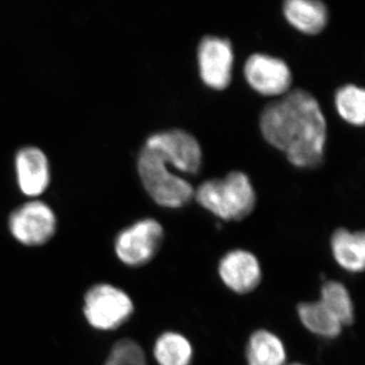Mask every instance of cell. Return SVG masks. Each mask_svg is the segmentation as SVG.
I'll return each instance as SVG.
<instances>
[{
	"label": "cell",
	"instance_id": "1",
	"mask_svg": "<svg viewBox=\"0 0 365 365\" xmlns=\"http://www.w3.org/2000/svg\"><path fill=\"white\" fill-rule=\"evenodd\" d=\"M260 126L266 140L295 167L316 168L323 162L326 119L309 91L295 88L269 103L261 113Z\"/></svg>",
	"mask_w": 365,
	"mask_h": 365
},
{
	"label": "cell",
	"instance_id": "2",
	"mask_svg": "<svg viewBox=\"0 0 365 365\" xmlns=\"http://www.w3.org/2000/svg\"><path fill=\"white\" fill-rule=\"evenodd\" d=\"M197 202L225 222H240L251 215L256 193L249 177L234 170L222 179L208 180L194 191Z\"/></svg>",
	"mask_w": 365,
	"mask_h": 365
},
{
	"label": "cell",
	"instance_id": "3",
	"mask_svg": "<svg viewBox=\"0 0 365 365\" xmlns=\"http://www.w3.org/2000/svg\"><path fill=\"white\" fill-rule=\"evenodd\" d=\"M137 169L144 189L158 205L181 208L193 198L192 185L173 174L160 153L148 143L139 153Z\"/></svg>",
	"mask_w": 365,
	"mask_h": 365
},
{
	"label": "cell",
	"instance_id": "4",
	"mask_svg": "<svg viewBox=\"0 0 365 365\" xmlns=\"http://www.w3.org/2000/svg\"><path fill=\"white\" fill-rule=\"evenodd\" d=\"M133 313V302L121 288L100 283L86 292L83 314L88 323L97 330H115L128 322Z\"/></svg>",
	"mask_w": 365,
	"mask_h": 365
},
{
	"label": "cell",
	"instance_id": "5",
	"mask_svg": "<svg viewBox=\"0 0 365 365\" xmlns=\"http://www.w3.org/2000/svg\"><path fill=\"white\" fill-rule=\"evenodd\" d=\"M165 230L155 218H143L122 230L115 239L118 259L129 267H141L162 248Z\"/></svg>",
	"mask_w": 365,
	"mask_h": 365
},
{
	"label": "cell",
	"instance_id": "6",
	"mask_svg": "<svg viewBox=\"0 0 365 365\" xmlns=\"http://www.w3.org/2000/svg\"><path fill=\"white\" fill-rule=\"evenodd\" d=\"M9 228L14 239L21 245L42 246L56 232V215L44 201H29L11 213Z\"/></svg>",
	"mask_w": 365,
	"mask_h": 365
},
{
	"label": "cell",
	"instance_id": "7",
	"mask_svg": "<svg viewBox=\"0 0 365 365\" xmlns=\"http://www.w3.org/2000/svg\"><path fill=\"white\" fill-rule=\"evenodd\" d=\"M145 143L153 146L165 158L167 165L181 172L196 174L202 163V151L198 140L182 129L157 132L148 137Z\"/></svg>",
	"mask_w": 365,
	"mask_h": 365
},
{
	"label": "cell",
	"instance_id": "8",
	"mask_svg": "<svg viewBox=\"0 0 365 365\" xmlns=\"http://www.w3.org/2000/svg\"><path fill=\"white\" fill-rule=\"evenodd\" d=\"M217 272L222 284L235 294H251L260 287L263 278L258 257L245 249L230 250L223 255Z\"/></svg>",
	"mask_w": 365,
	"mask_h": 365
},
{
	"label": "cell",
	"instance_id": "9",
	"mask_svg": "<svg viewBox=\"0 0 365 365\" xmlns=\"http://www.w3.org/2000/svg\"><path fill=\"white\" fill-rule=\"evenodd\" d=\"M198 66L201 78L209 88L225 90L232 81L234 51L230 41L205 36L198 46Z\"/></svg>",
	"mask_w": 365,
	"mask_h": 365
},
{
	"label": "cell",
	"instance_id": "10",
	"mask_svg": "<svg viewBox=\"0 0 365 365\" xmlns=\"http://www.w3.org/2000/svg\"><path fill=\"white\" fill-rule=\"evenodd\" d=\"M244 71L249 85L262 95L282 97L290 91L292 71L277 57L255 53L247 59Z\"/></svg>",
	"mask_w": 365,
	"mask_h": 365
},
{
	"label": "cell",
	"instance_id": "11",
	"mask_svg": "<svg viewBox=\"0 0 365 365\" xmlns=\"http://www.w3.org/2000/svg\"><path fill=\"white\" fill-rule=\"evenodd\" d=\"M19 188L28 196H38L48 188L51 180L49 160L37 146L20 148L14 158Z\"/></svg>",
	"mask_w": 365,
	"mask_h": 365
},
{
	"label": "cell",
	"instance_id": "12",
	"mask_svg": "<svg viewBox=\"0 0 365 365\" xmlns=\"http://www.w3.org/2000/svg\"><path fill=\"white\" fill-rule=\"evenodd\" d=\"M334 261L346 272L359 274L365 267V235L362 230L351 232L337 228L330 240Z\"/></svg>",
	"mask_w": 365,
	"mask_h": 365
},
{
	"label": "cell",
	"instance_id": "13",
	"mask_svg": "<svg viewBox=\"0 0 365 365\" xmlns=\"http://www.w3.org/2000/svg\"><path fill=\"white\" fill-rule=\"evenodd\" d=\"M245 355L247 365H287L284 342L268 329H258L250 335Z\"/></svg>",
	"mask_w": 365,
	"mask_h": 365
},
{
	"label": "cell",
	"instance_id": "14",
	"mask_svg": "<svg viewBox=\"0 0 365 365\" xmlns=\"http://www.w3.org/2000/svg\"><path fill=\"white\" fill-rule=\"evenodd\" d=\"M283 13L290 25L309 35L321 33L328 23V9L319 0H287Z\"/></svg>",
	"mask_w": 365,
	"mask_h": 365
},
{
	"label": "cell",
	"instance_id": "15",
	"mask_svg": "<svg viewBox=\"0 0 365 365\" xmlns=\"http://www.w3.org/2000/svg\"><path fill=\"white\" fill-rule=\"evenodd\" d=\"M297 312L302 325L309 333L323 339H336L339 337L344 329L339 319L336 318L319 299L314 302H300Z\"/></svg>",
	"mask_w": 365,
	"mask_h": 365
},
{
	"label": "cell",
	"instance_id": "16",
	"mask_svg": "<svg viewBox=\"0 0 365 365\" xmlns=\"http://www.w3.org/2000/svg\"><path fill=\"white\" fill-rule=\"evenodd\" d=\"M153 357L158 365H192L193 344L184 334L167 331L155 340Z\"/></svg>",
	"mask_w": 365,
	"mask_h": 365
},
{
	"label": "cell",
	"instance_id": "17",
	"mask_svg": "<svg viewBox=\"0 0 365 365\" xmlns=\"http://www.w3.org/2000/svg\"><path fill=\"white\" fill-rule=\"evenodd\" d=\"M319 302L336 317L343 327L352 325L355 319V307L351 294L342 282L327 280L319 292Z\"/></svg>",
	"mask_w": 365,
	"mask_h": 365
},
{
	"label": "cell",
	"instance_id": "18",
	"mask_svg": "<svg viewBox=\"0 0 365 365\" xmlns=\"http://www.w3.org/2000/svg\"><path fill=\"white\" fill-rule=\"evenodd\" d=\"M336 108L348 123L362 126L365 121V93L364 88L346 85L336 91Z\"/></svg>",
	"mask_w": 365,
	"mask_h": 365
},
{
	"label": "cell",
	"instance_id": "19",
	"mask_svg": "<svg viewBox=\"0 0 365 365\" xmlns=\"http://www.w3.org/2000/svg\"><path fill=\"white\" fill-rule=\"evenodd\" d=\"M104 365H148L143 348L136 341L122 339L113 346Z\"/></svg>",
	"mask_w": 365,
	"mask_h": 365
},
{
	"label": "cell",
	"instance_id": "20",
	"mask_svg": "<svg viewBox=\"0 0 365 365\" xmlns=\"http://www.w3.org/2000/svg\"><path fill=\"white\" fill-rule=\"evenodd\" d=\"M287 365H306V364H300V362H295V364H287Z\"/></svg>",
	"mask_w": 365,
	"mask_h": 365
}]
</instances>
